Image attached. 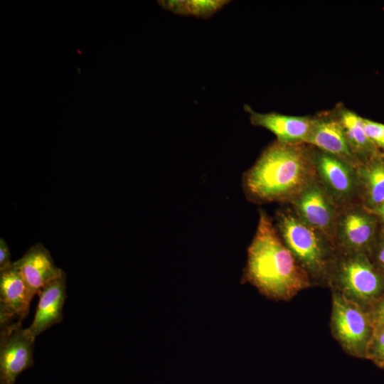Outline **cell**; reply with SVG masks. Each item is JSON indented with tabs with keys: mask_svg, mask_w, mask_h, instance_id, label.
I'll return each instance as SVG.
<instances>
[{
	"mask_svg": "<svg viewBox=\"0 0 384 384\" xmlns=\"http://www.w3.org/2000/svg\"><path fill=\"white\" fill-rule=\"evenodd\" d=\"M314 147L274 141L242 176L247 198L255 204L289 205L316 178Z\"/></svg>",
	"mask_w": 384,
	"mask_h": 384,
	"instance_id": "cell-1",
	"label": "cell"
},
{
	"mask_svg": "<svg viewBox=\"0 0 384 384\" xmlns=\"http://www.w3.org/2000/svg\"><path fill=\"white\" fill-rule=\"evenodd\" d=\"M242 282L274 301H289L312 287L310 279L282 241L274 220L263 210L247 248Z\"/></svg>",
	"mask_w": 384,
	"mask_h": 384,
	"instance_id": "cell-2",
	"label": "cell"
},
{
	"mask_svg": "<svg viewBox=\"0 0 384 384\" xmlns=\"http://www.w3.org/2000/svg\"><path fill=\"white\" fill-rule=\"evenodd\" d=\"M273 220L282 241L306 272L312 286L327 287L338 253L334 242L302 221L287 205L276 211Z\"/></svg>",
	"mask_w": 384,
	"mask_h": 384,
	"instance_id": "cell-3",
	"label": "cell"
},
{
	"mask_svg": "<svg viewBox=\"0 0 384 384\" xmlns=\"http://www.w3.org/2000/svg\"><path fill=\"white\" fill-rule=\"evenodd\" d=\"M327 287L369 311L384 295V275L367 253L338 251Z\"/></svg>",
	"mask_w": 384,
	"mask_h": 384,
	"instance_id": "cell-4",
	"label": "cell"
},
{
	"mask_svg": "<svg viewBox=\"0 0 384 384\" xmlns=\"http://www.w3.org/2000/svg\"><path fill=\"white\" fill-rule=\"evenodd\" d=\"M331 292L329 326L333 337L347 354L366 359L375 329L368 311L337 292Z\"/></svg>",
	"mask_w": 384,
	"mask_h": 384,
	"instance_id": "cell-5",
	"label": "cell"
},
{
	"mask_svg": "<svg viewBox=\"0 0 384 384\" xmlns=\"http://www.w3.org/2000/svg\"><path fill=\"white\" fill-rule=\"evenodd\" d=\"M382 224L360 202L340 207L334 226V243L340 252L368 254Z\"/></svg>",
	"mask_w": 384,
	"mask_h": 384,
	"instance_id": "cell-6",
	"label": "cell"
},
{
	"mask_svg": "<svg viewBox=\"0 0 384 384\" xmlns=\"http://www.w3.org/2000/svg\"><path fill=\"white\" fill-rule=\"evenodd\" d=\"M21 323L1 326L0 384H15L23 371L33 366L36 337Z\"/></svg>",
	"mask_w": 384,
	"mask_h": 384,
	"instance_id": "cell-7",
	"label": "cell"
},
{
	"mask_svg": "<svg viewBox=\"0 0 384 384\" xmlns=\"http://www.w3.org/2000/svg\"><path fill=\"white\" fill-rule=\"evenodd\" d=\"M287 206L302 221L325 235L334 243V226L339 207L317 178Z\"/></svg>",
	"mask_w": 384,
	"mask_h": 384,
	"instance_id": "cell-8",
	"label": "cell"
},
{
	"mask_svg": "<svg viewBox=\"0 0 384 384\" xmlns=\"http://www.w3.org/2000/svg\"><path fill=\"white\" fill-rule=\"evenodd\" d=\"M314 161L318 181L339 208L358 201L356 168L316 148Z\"/></svg>",
	"mask_w": 384,
	"mask_h": 384,
	"instance_id": "cell-9",
	"label": "cell"
},
{
	"mask_svg": "<svg viewBox=\"0 0 384 384\" xmlns=\"http://www.w3.org/2000/svg\"><path fill=\"white\" fill-rule=\"evenodd\" d=\"M33 297L14 263L0 271V326L22 321L28 314Z\"/></svg>",
	"mask_w": 384,
	"mask_h": 384,
	"instance_id": "cell-10",
	"label": "cell"
},
{
	"mask_svg": "<svg viewBox=\"0 0 384 384\" xmlns=\"http://www.w3.org/2000/svg\"><path fill=\"white\" fill-rule=\"evenodd\" d=\"M306 144L328 153L356 168L359 161L351 151L342 126L336 114L313 117Z\"/></svg>",
	"mask_w": 384,
	"mask_h": 384,
	"instance_id": "cell-11",
	"label": "cell"
},
{
	"mask_svg": "<svg viewBox=\"0 0 384 384\" xmlns=\"http://www.w3.org/2000/svg\"><path fill=\"white\" fill-rule=\"evenodd\" d=\"M14 265L33 297L48 282L65 274L55 265L50 252L41 243L31 247Z\"/></svg>",
	"mask_w": 384,
	"mask_h": 384,
	"instance_id": "cell-12",
	"label": "cell"
},
{
	"mask_svg": "<svg viewBox=\"0 0 384 384\" xmlns=\"http://www.w3.org/2000/svg\"><path fill=\"white\" fill-rule=\"evenodd\" d=\"M245 110L249 113L252 125L268 129L276 136L277 141L287 144H306L312 127L313 117L277 112L257 113L248 105L245 106Z\"/></svg>",
	"mask_w": 384,
	"mask_h": 384,
	"instance_id": "cell-13",
	"label": "cell"
},
{
	"mask_svg": "<svg viewBox=\"0 0 384 384\" xmlns=\"http://www.w3.org/2000/svg\"><path fill=\"white\" fill-rule=\"evenodd\" d=\"M33 320L28 327L36 338L42 332L63 321L66 299V274L52 280L39 292Z\"/></svg>",
	"mask_w": 384,
	"mask_h": 384,
	"instance_id": "cell-14",
	"label": "cell"
},
{
	"mask_svg": "<svg viewBox=\"0 0 384 384\" xmlns=\"http://www.w3.org/2000/svg\"><path fill=\"white\" fill-rule=\"evenodd\" d=\"M358 201L373 210L384 202V154L356 168Z\"/></svg>",
	"mask_w": 384,
	"mask_h": 384,
	"instance_id": "cell-15",
	"label": "cell"
},
{
	"mask_svg": "<svg viewBox=\"0 0 384 384\" xmlns=\"http://www.w3.org/2000/svg\"><path fill=\"white\" fill-rule=\"evenodd\" d=\"M336 115L342 126L348 146L360 164L383 154L367 136L363 122V117L346 108L340 109Z\"/></svg>",
	"mask_w": 384,
	"mask_h": 384,
	"instance_id": "cell-16",
	"label": "cell"
},
{
	"mask_svg": "<svg viewBox=\"0 0 384 384\" xmlns=\"http://www.w3.org/2000/svg\"><path fill=\"white\" fill-rule=\"evenodd\" d=\"M229 1H158L164 9L173 13L208 18Z\"/></svg>",
	"mask_w": 384,
	"mask_h": 384,
	"instance_id": "cell-17",
	"label": "cell"
},
{
	"mask_svg": "<svg viewBox=\"0 0 384 384\" xmlns=\"http://www.w3.org/2000/svg\"><path fill=\"white\" fill-rule=\"evenodd\" d=\"M384 369V327L375 328L369 343L366 358Z\"/></svg>",
	"mask_w": 384,
	"mask_h": 384,
	"instance_id": "cell-18",
	"label": "cell"
},
{
	"mask_svg": "<svg viewBox=\"0 0 384 384\" xmlns=\"http://www.w3.org/2000/svg\"><path fill=\"white\" fill-rule=\"evenodd\" d=\"M367 136L373 144L384 154V124L367 118L363 119Z\"/></svg>",
	"mask_w": 384,
	"mask_h": 384,
	"instance_id": "cell-19",
	"label": "cell"
},
{
	"mask_svg": "<svg viewBox=\"0 0 384 384\" xmlns=\"http://www.w3.org/2000/svg\"><path fill=\"white\" fill-rule=\"evenodd\" d=\"M368 255L374 265L384 275V225H382Z\"/></svg>",
	"mask_w": 384,
	"mask_h": 384,
	"instance_id": "cell-20",
	"label": "cell"
},
{
	"mask_svg": "<svg viewBox=\"0 0 384 384\" xmlns=\"http://www.w3.org/2000/svg\"><path fill=\"white\" fill-rule=\"evenodd\" d=\"M375 328L384 327V295L368 311Z\"/></svg>",
	"mask_w": 384,
	"mask_h": 384,
	"instance_id": "cell-21",
	"label": "cell"
},
{
	"mask_svg": "<svg viewBox=\"0 0 384 384\" xmlns=\"http://www.w3.org/2000/svg\"><path fill=\"white\" fill-rule=\"evenodd\" d=\"M14 262L11 260V252L9 247L6 240L0 238V271H3L11 267Z\"/></svg>",
	"mask_w": 384,
	"mask_h": 384,
	"instance_id": "cell-22",
	"label": "cell"
},
{
	"mask_svg": "<svg viewBox=\"0 0 384 384\" xmlns=\"http://www.w3.org/2000/svg\"><path fill=\"white\" fill-rule=\"evenodd\" d=\"M379 218L381 224L384 225V202L372 210Z\"/></svg>",
	"mask_w": 384,
	"mask_h": 384,
	"instance_id": "cell-23",
	"label": "cell"
}]
</instances>
